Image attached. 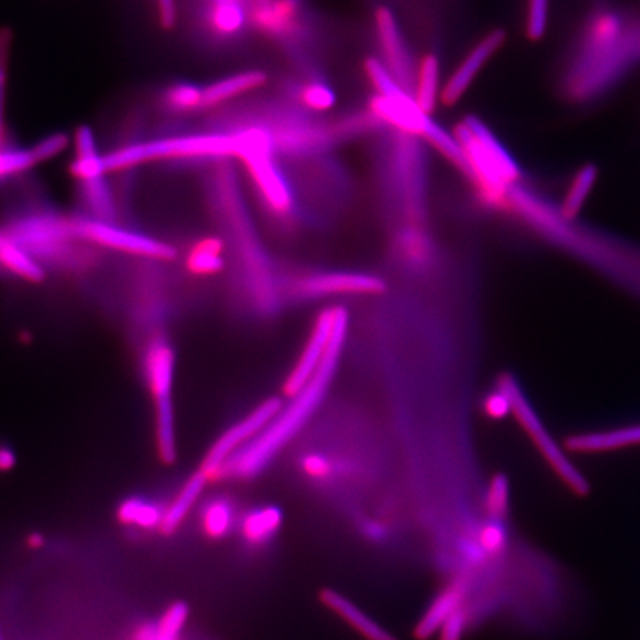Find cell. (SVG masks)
<instances>
[{
  "instance_id": "obj_1",
  "label": "cell",
  "mask_w": 640,
  "mask_h": 640,
  "mask_svg": "<svg viewBox=\"0 0 640 640\" xmlns=\"http://www.w3.org/2000/svg\"><path fill=\"white\" fill-rule=\"evenodd\" d=\"M640 63V12L596 3L581 15L565 53L561 97L576 106L604 98Z\"/></svg>"
},
{
  "instance_id": "obj_2",
  "label": "cell",
  "mask_w": 640,
  "mask_h": 640,
  "mask_svg": "<svg viewBox=\"0 0 640 640\" xmlns=\"http://www.w3.org/2000/svg\"><path fill=\"white\" fill-rule=\"evenodd\" d=\"M349 317L347 312L342 313L338 321L336 336L333 338L331 347L321 363L319 370L310 379L307 386L292 398V402L280 410L275 420L250 444L243 446L241 451L234 454L227 461L220 476L247 479L255 476L266 469L268 462L274 460L283 446H287L292 437L297 435L307 423L310 416L315 414L317 407L324 400L329 384L336 375L342 346L347 336Z\"/></svg>"
},
{
  "instance_id": "obj_3",
  "label": "cell",
  "mask_w": 640,
  "mask_h": 640,
  "mask_svg": "<svg viewBox=\"0 0 640 640\" xmlns=\"http://www.w3.org/2000/svg\"><path fill=\"white\" fill-rule=\"evenodd\" d=\"M254 138L251 130L210 131L205 134L172 135L152 142L132 143L102 155L107 173L159 160H218L238 158Z\"/></svg>"
},
{
  "instance_id": "obj_4",
  "label": "cell",
  "mask_w": 640,
  "mask_h": 640,
  "mask_svg": "<svg viewBox=\"0 0 640 640\" xmlns=\"http://www.w3.org/2000/svg\"><path fill=\"white\" fill-rule=\"evenodd\" d=\"M5 231L40 266H72L80 250L70 218L51 209H24L10 218Z\"/></svg>"
},
{
  "instance_id": "obj_5",
  "label": "cell",
  "mask_w": 640,
  "mask_h": 640,
  "mask_svg": "<svg viewBox=\"0 0 640 640\" xmlns=\"http://www.w3.org/2000/svg\"><path fill=\"white\" fill-rule=\"evenodd\" d=\"M254 132V138L241 158L250 173L252 188L268 216L280 225L294 221L299 213L297 192L291 180L278 162L270 138L257 128H245Z\"/></svg>"
},
{
  "instance_id": "obj_6",
  "label": "cell",
  "mask_w": 640,
  "mask_h": 640,
  "mask_svg": "<svg viewBox=\"0 0 640 640\" xmlns=\"http://www.w3.org/2000/svg\"><path fill=\"white\" fill-rule=\"evenodd\" d=\"M498 386H502L510 395L511 404H514L515 419L522 425L523 431L530 436L532 444L536 446L541 456L548 462L553 472L560 478V481L572 491L573 494L588 495L590 493V483L578 472L576 466L565 456L564 449L556 444L555 437L548 433L544 424L541 423L539 414L531 407L530 400L520 391L519 384L515 382L511 375H503L499 378Z\"/></svg>"
},
{
  "instance_id": "obj_7",
  "label": "cell",
  "mask_w": 640,
  "mask_h": 640,
  "mask_svg": "<svg viewBox=\"0 0 640 640\" xmlns=\"http://www.w3.org/2000/svg\"><path fill=\"white\" fill-rule=\"evenodd\" d=\"M144 371L152 394L156 398L158 412V444L164 460L172 461L176 458V420L172 408L173 371L176 357L173 350L162 338H156L147 347L144 357Z\"/></svg>"
},
{
  "instance_id": "obj_8",
  "label": "cell",
  "mask_w": 640,
  "mask_h": 640,
  "mask_svg": "<svg viewBox=\"0 0 640 640\" xmlns=\"http://www.w3.org/2000/svg\"><path fill=\"white\" fill-rule=\"evenodd\" d=\"M74 234L86 243L137 255V257L153 259H169L176 255V250L169 243L159 239L140 233L137 230L125 229L116 225L95 220L90 217L70 218Z\"/></svg>"
},
{
  "instance_id": "obj_9",
  "label": "cell",
  "mask_w": 640,
  "mask_h": 640,
  "mask_svg": "<svg viewBox=\"0 0 640 640\" xmlns=\"http://www.w3.org/2000/svg\"><path fill=\"white\" fill-rule=\"evenodd\" d=\"M283 403L279 398H270L258 404L251 414L239 423L231 425L229 431L222 433L220 439L209 449L202 464V472L209 478H220L222 469L234 454L241 451L243 446L250 444L267 427L275 416L282 410Z\"/></svg>"
},
{
  "instance_id": "obj_10",
  "label": "cell",
  "mask_w": 640,
  "mask_h": 640,
  "mask_svg": "<svg viewBox=\"0 0 640 640\" xmlns=\"http://www.w3.org/2000/svg\"><path fill=\"white\" fill-rule=\"evenodd\" d=\"M374 27L379 45L378 60L394 77L396 84L414 97L419 68L415 65L410 47L404 43L394 12L389 8L379 7L375 11Z\"/></svg>"
},
{
  "instance_id": "obj_11",
  "label": "cell",
  "mask_w": 640,
  "mask_h": 640,
  "mask_svg": "<svg viewBox=\"0 0 640 640\" xmlns=\"http://www.w3.org/2000/svg\"><path fill=\"white\" fill-rule=\"evenodd\" d=\"M342 313H345V309L333 307L322 310L317 315L307 345H305L299 362L292 367L287 382H285L283 391L289 398H294V396L299 395L319 370L321 363L324 362L326 353L331 347L338 321H340Z\"/></svg>"
},
{
  "instance_id": "obj_12",
  "label": "cell",
  "mask_w": 640,
  "mask_h": 640,
  "mask_svg": "<svg viewBox=\"0 0 640 640\" xmlns=\"http://www.w3.org/2000/svg\"><path fill=\"white\" fill-rule=\"evenodd\" d=\"M384 289L386 282L382 278L361 271H326L303 276L294 283L295 295L305 300L336 295H374L382 294Z\"/></svg>"
},
{
  "instance_id": "obj_13",
  "label": "cell",
  "mask_w": 640,
  "mask_h": 640,
  "mask_svg": "<svg viewBox=\"0 0 640 640\" xmlns=\"http://www.w3.org/2000/svg\"><path fill=\"white\" fill-rule=\"evenodd\" d=\"M507 40V33L502 28H495L481 40L462 58L460 64L454 70L449 80L445 82L440 90L442 105L451 107L464 97L473 81L476 80L483 68L493 60L495 53L504 47Z\"/></svg>"
},
{
  "instance_id": "obj_14",
  "label": "cell",
  "mask_w": 640,
  "mask_h": 640,
  "mask_svg": "<svg viewBox=\"0 0 640 640\" xmlns=\"http://www.w3.org/2000/svg\"><path fill=\"white\" fill-rule=\"evenodd\" d=\"M470 593V583L466 578H457L452 583L446 585L444 590L435 597L427 611L416 623L414 627V638L416 640H431L439 633L440 627L445 625L446 619L452 617L457 611L464 608Z\"/></svg>"
},
{
  "instance_id": "obj_15",
  "label": "cell",
  "mask_w": 640,
  "mask_h": 640,
  "mask_svg": "<svg viewBox=\"0 0 640 640\" xmlns=\"http://www.w3.org/2000/svg\"><path fill=\"white\" fill-rule=\"evenodd\" d=\"M319 601L326 609L336 614L347 626L352 627L358 635L365 640H399L389 630L384 629L370 615L363 613L361 608L349 597L334 589H322Z\"/></svg>"
},
{
  "instance_id": "obj_16",
  "label": "cell",
  "mask_w": 640,
  "mask_h": 640,
  "mask_svg": "<svg viewBox=\"0 0 640 640\" xmlns=\"http://www.w3.org/2000/svg\"><path fill=\"white\" fill-rule=\"evenodd\" d=\"M267 80L263 70H245L210 82L209 85L202 86V110L216 109L243 94L262 88Z\"/></svg>"
},
{
  "instance_id": "obj_17",
  "label": "cell",
  "mask_w": 640,
  "mask_h": 640,
  "mask_svg": "<svg viewBox=\"0 0 640 640\" xmlns=\"http://www.w3.org/2000/svg\"><path fill=\"white\" fill-rule=\"evenodd\" d=\"M640 445V424L626 425L614 431L578 433L565 440L571 452L599 454Z\"/></svg>"
},
{
  "instance_id": "obj_18",
  "label": "cell",
  "mask_w": 640,
  "mask_h": 640,
  "mask_svg": "<svg viewBox=\"0 0 640 640\" xmlns=\"http://www.w3.org/2000/svg\"><path fill=\"white\" fill-rule=\"evenodd\" d=\"M283 523L279 507L263 506L252 509L239 519V532L247 546L263 547L278 535Z\"/></svg>"
},
{
  "instance_id": "obj_19",
  "label": "cell",
  "mask_w": 640,
  "mask_h": 640,
  "mask_svg": "<svg viewBox=\"0 0 640 640\" xmlns=\"http://www.w3.org/2000/svg\"><path fill=\"white\" fill-rule=\"evenodd\" d=\"M395 250L408 267L427 266L432 259L433 245L423 222H408L407 227L400 229L396 237Z\"/></svg>"
},
{
  "instance_id": "obj_20",
  "label": "cell",
  "mask_w": 640,
  "mask_h": 640,
  "mask_svg": "<svg viewBox=\"0 0 640 640\" xmlns=\"http://www.w3.org/2000/svg\"><path fill=\"white\" fill-rule=\"evenodd\" d=\"M287 95L291 100V105L300 107V109L309 111V113H315V111H321L322 113V111L333 109L337 101L336 93H334L331 85L312 76L303 82L289 84Z\"/></svg>"
},
{
  "instance_id": "obj_21",
  "label": "cell",
  "mask_w": 640,
  "mask_h": 640,
  "mask_svg": "<svg viewBox=\"0 0 640 640\" xmlns=\"http://www.w3.org/2000/svg\"><path fill=\"white\" fill-rule=\"evenodd\" d=\"M0 267L31 282H39L45 278L44 267L16 243L5 229H0Z\"/></svg>"
},
{
  "instance_id": "obj_22",
  "label": "cell",
  "mask_w": 640,
  "mask_h": 640,
  "mask_svg": "<svg viewBox=\"0 0 640 640\" xmlns=\"http://www.w3.org/2000/svg\"><path fill=\"white\" fill-rule=\"evenodd\" d=\"M206 481H208V476H206L204 472H200L193 474V476L184 483L179 495H177L176 499H173L167 509H165L162 531L168 532L169 534V532L176 531L177 528L184 522L190 510L196 506L197 499H200L202 493H204Z\"/></svg>"
},
{
  "instance_id": "obj_23",
  "label": "cell",
  "mask_w": 640,
  "mask_h": 640,
  "mask_svg": "<svg viewBox=\"0 0 640 640\" xmlns=\"http://www.w3.org/2000/svg\"><path fill=\"white\" fill-rule=\"evenodd\" d=\"M107 176L81 181L82 201L89 210L90 218L95 220L116 222L118 209H116L113 193L107 184Z\"/></svg>"
},
{
  "instance_id": "obj_24",
  "label": "cell",
  "mask_w": 640,
  "mask_h": 640,
  "mask_svg": "<svg viewBox=\"0 0 640 640\" xmlns=\"http://www.w3.org/2000/svg\"><path fill=\"white\" fill-rule=\"evenodd\" d=\"M439 72V60L435 53H427L419 65L414 98L416 105L428 114L436 110L437 101L440 100Z\"/></svg>"
},
{
  "instance_id": "obj_25",
  "label": "cell",
  "mask_w": 640,
  "mask_h": 640,
  "mask_svg": "<svg viewBox=\"0 0 640 640\" xmlns=\"http://www.w3.org/2000/svg\"><path fill=\"white\" fill-rule=\"evenodd\" d=\"M597 177L599 169L596 165L588 164L578 169L559 206L561 216L567 220H577L578 214L583 209L585 201H588L594 184H596Z\"/></svg>"
},
{
  "instance_id": "obj_26",
  "label": "cell",
  "mask_w": 640,
  "mask_h": 640,
  "mask_svg": "<svg viewBox=\"0 0 640 640\" xmlns=\"http://www.w3.org/2000/svg\"><path fill=\"white\" fill-rule=\"evenodd\" d=\"M119 520L138 530L162 528L165 509L152 499L132 497L125 499L118 510Z\"/></svg>"
},
{
  "instance_id": "obj_27",
  "label": "cell",
  "mask_w": 640,
  "mask_h": 640,
  "mask_svg": "<svg viewBox=\"0 0 640 640\" xmlns=\"http://www.w3.org/2000/svg\"><path fill=\"white\" fill-rule=\"evenodd\" d=\"M188 618V606L173 604L160 615L158 621L142 627L134 640H181Z\"/></svg>"
},
{
  "instance_id": "obj_28",
  "label": "cell",
  "mask_w": 640,
  "mask_h": 640,
  "mask_svg": "<svg viewBox=\"0 0 640 640\" xmlns=\"http://www.w3.org/2000/svg\"><path fill=\"white\" fill-rule=\"evenodd\" d=\"M202 528L210 539H225L239 526L238 511L226 498H214L206 503L201 514Z\"/></svg>"
},
{
  "instance_id": "obj_29",
  "label": "cell",
  "mask_w": 640,
  "mask_h": 640,
  "mask_svg": "<svg viewBox=\"0 0 640 640\" xmlns=\"http://www.w3.org/2000/svg\"><path fill=\"white\" fill-rule=\"evenodd\" d=\"M164 109L173 114H188L202 110V85L179 82L168 86L162 95Z\"/></svg>"
},
{
  "instance_id": "obj_30",
  "label": "cell",
  "mask_w": 640,
  "mask_h": 640,
  "mask_svg": "<svg viewBox=\"0 0 640 640\" xmlns=\"http://www.w3.org/2000/svg\"><path fill=\"white\" fill-rule=\"evenodd\" d=\"M189 268L197 275H216L225 268L222 243L217 239H205L193 247L189 255Z\"/></svg>"
},
{
  "instance_id": "obj_31",
  "label": "cell",
  "mask_w": 640,
  "mask_h": 640,
  "mask_svg": "<svg viewBox=\"0 0 640 640\" xmlns=\"http://www.w3.org/2000/svg\"><path fill=\"white\" fill-rule=\"evenodd\" d=\"M509 481H507V478L503 476V474H497V476L490 482L488 491H486V514H488L491 520H499V522H503V520L507 518V515H509Z\"/></svg>"
},
{
  "instance_id": "obj_32",
  "label": "cell",
  "mask_w": 640,
  "mask_h": 640,
  "mask_svg": "<svg viewBox=\"0 0 640 640\" xmlns=\"http://www.w3.org/2000/svg\"><path fill=\"white\" fill-rule=\"evenodd\" d=\"M476 544L486 556L497 557L503 555L507 546H509V534H507L506 527L499 520L490 519L478 531Z\"/></svg>"
},
{
  "instance_id": "obj_33",
  "label": "cell",
  "mask_w": 640,
  "mask_h": 640,
  "mask_svg": "<svg viewBox=\"0 0 640 640\" xmlns=\"http://www.w3.org/2000/svg\"><path fill=\"white\" fill-rule=\"evenodd\" d=\"M11 39V32L8 28H2L0 31V152L5 148V102Z\"/></svg>"
},
{
  "instance_id": "obj_34",
  "label": "cell",
  "mask_w": 640,
  "mask_h": 640,
  "mask_svg": "<svg viewBox=\"0 0 640 640\" xmlns=\"http://www.w3.org/2000/svg\"><path fill=\"white\" fill-rule=\"evenodd\" d=\"M548 0H528L526 31L531 40H540L547 31Z\"/></svg>"
},
{
  "instance_id": "obj_35",
  "label": "cell",
  "mask_w": 640,
  "mask_h": 640,
  "mask_svg": "<svg viewBox=\"0 0 640 640\" xmlns=\"http://www.w3.org/2000/svg\"><path fill=\"white\" fill-rule=\"evenodd\" d=\"M301 469H303L305 476H309L315 482H328L334 476V462L331 458L319 452L304 456L303 460H301Z\"/></svg>"
},
{
  "instance_id": "obj_36",
  "label": "cell",
  "mask_w": 640,
  "mask_h": 640,
  "mask_svg": "<svg viewBox=\"0 0 640 640\" xmlns=\"http://www.w3.org/2000/svg\"><path fill=\"white\" fill-rule=\"evenodd\" d=\"M483 410H485V414L488 415L490 419H506L507 415H510V412H514V404H511L510 395L497 384V390L491 391V394L486 396L485 402H483Z\"/></svg>"
},
{
  "instance_id": "obj_37",
  "label": "cell",
  "mask_w": 640,
  "mask_h": 640,
  "mask_svg": "<svg viewBox=\"0 0 640 640\" xmlns=\"http://www.w3.org/2000/svg\"><path fill=\"white\" fill-rule=\"evenodd\" d=\"M469 613L468 609L461 608L457 611L452 617L446 619L444 626L440 627L437 639L439 640H462L466 629H468Z\"/></svg>"
},
{
  "instance_id": "obj_38",
  "label": "cell",
  "mask_w": 640,
  "mask_h": 640,
  "mask_svg": "<svg viewBox=\"0 0 640 640\" xmlns=\"http://www.w3.org/2000/svg\"><path fill=\"white\" fill-rule=\"evenodd\" d=\"M159 22L164 28H172L177 23L176 0H158Z\"/></svg>"
},
{
  "instance_id": "obj_39",
  "label": "cell",
  "mask_w": 640,
  "mask_h": 640,
  "mask_svg": "<svg viewBox=\"0 0 640 640\" xmlns=\"http://www.w3.org/2000/svg\"><path fill=\"white\" fill-rule=\"evenodd\" d=\"M15 454L8 446L0 445V472L14 468Z\"/></svg>"
},
{
  "instance_id": "obj_40",
  "label": "cell",
  "mask_w": 640,
  "mask_h": 640,
  "mask_svg": "<svg viewBox=\"0 0 640 640\" xmlns=\"http://www.w3.org/2000/svg\"><path fill=\"white\" fill-rule=\"evenodd\" d=\"M43 544H44V539L39 534L32 535L31 539H28V546H31L33 548L43 547Z\"/></svg>"
},
{
  "instance_id": "obj_41",
  "label": "cell",
  "mask_w": 640,
  "mask_h": 640,
  "mask_svg": "<svg viewBox=\"0 0 640 640\" xmlns=\"http://www.w3.org/2000/svg\"><path fill=\"white\" fill-rule=\"evenodd\" d=\"M268 2V0H252L251 5H258V3Z\"/></svg>"
},
{
  "instance_id": "obj_42",
  "label": "cell",
  "mask_w": 640,
  "mask_h": 640,
  "mask_svg": "<svg viewBox=\"0 0 640 640\" xmlns=\"http://www.w3.org/2000/svg\"><path fill=\"white\" fill-rule=\"evenodd\" d=\"M0 640H3L2 631H0Z\"/></svg>"
}]
</instances>
